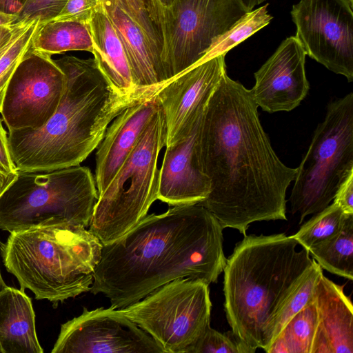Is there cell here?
<instances>
[{
    "label": "cell",
    "mask_w": 353,
    "mask_h": 353,
    "mask_svg": "<svg viewBox=\"0 0 353 353\" xmlns=\"http://www.w3.org/2000/svg\"><path fill=\"white\" fill-rule=\"evenodd\" d=\"M250 90L226 70L202 118L199 155L210 182L199 203L222 228L246 234L250 223L286 220V192L296 168L285 165L264 131Z\"/></svg>",
    "instance_id": "cell-1"
},
{
    "label": "cell",
    "mask_w": 353,
    "mask_h": 353,
    "mask_svg": "<svg viewBox=\"0 0 353 353\" xmlns=\"http://www.w3.org/2000/svg\"><path fill=\"white\" fill-rule=\"evenodd\" d=\"M219 221L199 203L174 205L143 217L127 233L103 245L90 292L115 309L179 279L216 283L226 258Z\"/></svg>",
    "instance_id": "cell-2"
},
{
    "label": "cell",
    "mask_w": 353,
    "mask_h": 353,
    "mask_svg": "<svg viewBox=\"0 0 353 353\" xmlns=\"http://www.w3.org/2000/svg\"><path fill=\"white\" fill-rule=\"evenodd\" d=\"M65 77L59 105L36 130H9L8 145L18 171L49 172L80 165L99 145L111 122L125 108L157 91L123 94L94 59L55 60Z\"/></svg>",
    "instance_id": "cell-3"
},
{
    "label": "cell",
    "mask_w": 353,
    "mask_h": 353,
    "mask_svg": "<svg viewBox=\"0 0 353 353\" xmlns=\"http://www.w3.org/2000/svg\"><path fill=\"white\" fill-rule=\"evenodd\" d=\"M292 236L244 235L223 269L224 310L231 332L256 352L265 350L270 327L314 260Z\"/></svg>",
    "instance_id": "cell-4"
},
{
    "label": "cell",
    "mask_w": 353,
    "mask_h": 353,
    "mask_svg": "<svg viewBox=\"0 0 353 353\" xmlns=\"http://www.w3.org/2000/svg\"><path fill=\"white\" fill-rule=\"evenodd\" d=\"M102 246L88 229L62 224L11 232L1 254L21 288L57 303L90 292Z\"/></svg>",
    "instance_id": "cell-5"
},
{
    "label": "cell",
    "mask_w": 353,
    "mask_h": 353,
    "mask_svg": "<svg viewBox=\"0 0 353 353\" xmlns=\"http://www.w3.org/2000/svg\"><path fill=\"white\" fill-rule=\"evenodd\" d=\"M97 199L95 179L88 167L18 171L0 196V230L11 233L62 224L87 228Z\"/></svg>",
    "instance_id": "cell-6"
},
{
    "label": "cell",
    "mask_w": 353,
    "mask_h": 353,
    "mask_svg": "<svg viewBox=\"0 0 353 353\" xmlns=\"http://www.w3.org/2000/svg\"><path fill=\"white\" fill-rule=\"evenodd\" d=\"M165 142L166 123L159 103L131 152L98 195L88 230L102 245L134 228L158 199V158Z\"/></svg>",
    "instance_id": "cell-7"
},
{
    "label": "cell",
    "mask_w": 353,
    "mask_h": 353,
    "mask_svg": "<svg viewBox=\"0 0 353 353\" xmlns=\"http://www.w3.org/2000/svg\"><path fill=\"white\" fill-rule=\"evenodd\" d=\"M290 196L299 223L328 206L343 181L353 173V93L329 103L314 130Z\"/></svg>",
    "instance_id": "cell-8"
},
{
    "label": "cell",
    "mask_w": 353,
    "mask_h": 353,
    "mask_svg": "<svg viewBox=\"0 0 353 353\" xmlns=\"http://www.w3.org/2000/svg\"><path fill=\"white\" fill-rule=\"evenodd\" d=\"M211 309L209 284L183 278L119 310L148 334L164 353H188L210 326Z\"/></svg>",
    "instance_id": "cell-9"
},
{
    "label": "cell",
    "mask_w": 353,
    "mask_h": 353,
    "mask_svg": "<svg viewBox=\"0 0 353 353\" xmlns=\"http://www.w3.org/2000/svg\"><path fill=\"white\" fill-rule=\"evenodd\" d=\"M249 12L241 0H176L157 10L166 80L197 63L212 41Z\"/></svg>",
    "instance_id": "cell-10"
},
{
    "label": "cell",
    "mask_w": 353,
    "mask_h": 353,
    "mask_svg": "<svg viewBox=\"0 0 353 353\" xmlns=\"http://www.w3.org/2000/svg\"><path fill=\"white\" fill-rule=\"evenodd\" d=\"M51 56L30 47L17 67L0 110L9 130L38 129L56 112L65 77Z\"/></svg>",
    "instance_id": "cell-11"
},
{
    "label": "cell",
    "mask_w": 353,
    "mask_h": 353,
    "mask_svg": "<svg viewBox=\"0 0 353 353\" xmlns=\"http://www.w3.org/2000/svg\"><path fill=\"white\" fill-rule=\"evenodd\" d=\"M347 0H300L291 16L306 55L353 81V11Z\"/></svg>",
    "instance_id": "cell-12"
},
{
    "label": "cell",
    "mask_w": 353,
    "mask_h": 353,
    "mask_svg": "<svg viewBox=\"0 0 353 353\" xmlns=\"http://www.w3.org/2000/svg\"><path fill=\"white\" fill-rule=\"evenodd\" d=\"M52 353H164L137 324L112 307L88 310L61 325Z\"/></svg>",
    "instance_id": "cell-13"
},
{
    "label": "cell",
    "mask_w": 353,
    "mask_h": 353,
    "mask_svg": "<svg viewBox=\"0 0 353 353\" xmlns=\"http://www.w3.org/2000/svg\"><path fill=\"white\" fill-rule=\"evenodd\" d=\"M225 55L198 62L167 81L157 92L166 123L165 147L186 137L203 116L226 70Z\"/></svg>",
    "instance_id": "cell-14"
},
{
    "label": "cell",
    "mask_w": 353,
    "mask_h": 353,
    "mask_svg": "<svg viewBox=\"0 0 353 353\" xmlns=\"http://www.w3.org/2000/svg\"><path fill=\"white\" fill-rule=\"evenodd\" d=\"M306 53L299 39H284L273 54L254 73L252 97L263 111L289 112L306 97L310 85L306 77Z\"/></svg>",
    "instance_id": "cell-15"
},
{
    "label": "cell",
    "mask_w": 353,
    "mask_h": 353,
    "mask_svg": "<svg viewBox=\"0 0 353 353\" xmlns=\"http://www.w3.org/2000/svg\"><path fill=\"white\" fill-rule=\"evenodd\" d=\"M203 116L186 137L166 147L159 169L158 199L170 205L199 203L210 193V182L201 168L199 155Z\"/></svg>",
    "instance_id": "cell-16"
},
{
    "label": "cell",
    "mask_w": 353,
    "mask_h": 353,
    "mask_svg": "<svg viewBox=\"0 0 353 353\" xmlns=\"http://www.w3.org/2000/svg\"><path fill=\"white\" fill-rule=\"evenodd\" d=\"M159 104L157 94L143 98L125 108L108 125L96 152L98 195L120 169Z\"/></svg>",
    "instance_id": "cell-17"
},
{
    "label": "cell",
    "mask_w": 353,
    "mask_h": 353,
    "mask_svg": "<svg viewBox=\"0 0 353 353\" xmlns=\"http://www.w3.org/2000/svg\"><path fill=\"white\" fill-rule=\"evenodd\" d=\"M314 301L318 324L311 353H353V307L343 287L323 273Z\"/></svg>",
    "instance_id": "cell-18"
},
{
    "label": "cell",
    "mask_w": 353,
    "mask_h": 353,
    "mask_svg": "<svg viewBox=\"0 0 353 353\" xmlns=\"http://www.w3.org/2000/svg\"><path fill=\"white\" fill-rule=\"evenodd\" d=\"M102 7L122 42L136 88L160 90L167 80L159 53L114 0H102Z\"/></svg>",
    "instance_id": "cell-19"
},
{
    "label": "cell",
    "mask_w": 353,
    "mask_h": 353,
    "mask_svg": "<svg viewBox=\"0 0 353 353\" xmlns=\"http://www.w3.org/2000/svg\"><path fill=\"white\" fill-rule=\"evenodd\" d=\"M88 25L92 42L93 59L99 70L117 91L137 94L159 90H140L134 85L123 46L102 4Z\"/></svg>",
    "instance_id": "cell-20"
},
{
    "label": "cell",
    "mask_w": 353,
    "mask_h": 353,
    "mask_svg": "<svg viewBox=\"0 0 353 353\" xmlns=\"http://www.w3.org/2000/svg\"><path fill=\"white\" fill-rule=\"evenodd\" d=\"M0 346L2 353H42L30 299L22 290L0 291Z\"/></svg>",
    "instance_id": "cell-21"
},
{
    "label": "cell",
    "mask_w": 353,
    "mask_h": 353,
    "mask_svg": "<svg viewBox=\"0 0 353 353\" xmlns=\"http://www.w3.org/2000/svg\"><path fill=\"white\" fill-rule=\"evenodd\" d=\"M31 48L50 55L68 51L92 52V42L88 24L52 20L39 24Z\"/></svg>",
    "instance_id": "cell-22"
},
{
    "label": "cell",
    "mask_w": 353,
    "mask_h": 353,
    "mask_svg": "<svg viewBox=\"0 0 353 353\" xmlns=\"http://www.w3.org/2000/svg\"><path fill=\"white\" fill-rule=\"evenodd\" d=\"M311 257L329 272L353 279V214L347 215L341 230L309 250Z\"/></svg>",
    "instance_id": "cell-23"
},
{
    "label": "cell",
    "mask_w": 353,
    "mask_h": 353,
    "mask_svg": "<svg viewBox=\"0 0 353 353\" xmlns=\"http://www.w3.org/2000/svg\"><path fill=\"white\" fill-rule=\"evenodd\" d=\"M318 324L314 299L292 316L265 350L268 353H311Z\"/></svg>",
    "instance_id": "cell-24"
},
{
    "label": "cell",
    "mask_w": 353,
    "mask_h": 353,
    "mask_svg": "<svg viewBox=\"0 0 353 353\" xmlns=\"http://www.w3.org/2000/svg\"><path fill=\"white\" fill-rule=\"evenodd\" d=\"M268 3L245 13L233 26L216 37L199 61L226 54L240 43L268 26L273 17L268 13Z\"/></svg>",
    "instance_id": "cell-25"
},
{
    "label": "cell",
    "mask_w": 353,
    "mask_h": 353,
    "mask_svg": "<svg viewBox=\"0 0 353 353\" xmlns=\"http://www.w3.org/2000/svg\"><path fill=\"white\" fill-rule=\"evenodd\" d=\"M334 202L327 206L304 223L294 239L303 248L309 250L317 243L332 236L342 228L347 215Z\"/></svg>",
    "instance_id": "cell-26"
},
{
    "label": "cell",
    "mask_w": 353,
    "mask_h": 353,
    "mask_svg": "<svg viewBox=\"0 0 353 353\" xmlns=\"http://www.w3.org/2000/svg\"><path fill=\"white\" fill-rule=\"evenodd\" d=\"M322 274V268L314 261L307 274L287 299L274 318L268 332L265 352L286 323L314 299L316 286Z\"/></svg>",
    "instance_id": "cell-27"
},
{
    "label": "cell",
    "mask_w": 353,
    "mask_h": 353,
    "mask_svg": "<svg viewBox=\"0 0 353 353\" xmlns=\"http://www.w3.org/2000/svg\"><path fill=\"white\" fill-rule=\"evenodd\" d=\"M39 24V20L30 21L24 24L0 57V110L8 84L24 54L31 47Z\"/></svg>",
    "instance_id": "cell-28"
},
{
    "label": "cell",
    "mask_w": 353,
    "mask_h": 353,
    "mask_svg": "<svg viewBox=\"0 0 353 353\" xmlns=\"http://www.w3.org/2000/svg\"><path fill=\"white\" fill-rule=\"evenodd\" d=\"M118 6L137 23L161 57V43L153 0H114Z\"/></svg>",
    "instance_id": "cell-29"
},
{
    "label": "cell",
    "mask_w": 353,
    "mask_h": 353,
    "mask_svg": "<svg viewBox=\"0 0 353 353\" xmlns=\"http://www.w3.org/2000/svg\"><path fill=\"white\" fill-rule=\"evenodd\" d=\"M232 332L221 333L209 326L188 353H254Z\"/></svg>",
    "instance_id": "cell-30"
},
{
    "label": "cell",
    "mask_w": 353,
    "mask_h": 353,
    "mask_svg": "<svg viewBox=\"0 0 353 353\" xmlns=\"http://www.w3.org/2000/svg\"><path fill=\"white\" fill-rule=\"evenodd\" d=\"M68 0H27L16 21L39 20L40 24L56 18Z\"/></svg>",
    "instance_id": "cell-31"
},
{
    "label": "cell",
    "mask_w": 353,
    "mask_h": 353,
    "mask_svg": "<svg viewBox=\"0 0 353 353\" xmlns=\"http://www.w3.org/2000/svg\"><path fill=\"white\" fill-rule=\"evenodd\" d=\"M101 4L102 0H68L63 10L53 20L74 21L88 24Z\"/></svg>",
    "instance_id": "cell-32"
},
{
    "label": "cell",
    "mask_w": 353,
    "mask_h": 353,
    "mask_svg": "<svg viewBox=\"0 0 353 353\" xmlns=\"http://www.w3.org/2000/svg\"><path fill=\"white\" fill-rule=\"evenodd\" d=\"M333 202L336 203L345 214H353V173L340 185Z\"/></svg>",
    "instance_id": "cell-33"
},
{
    "label": "cell",
    "mask_w": 353,
    "mask_h": 353,
    "mask_svg": "<svg viewBox=\"0 0 353 353\" xmlns=\"http://www.w3.org/2000/svg\"><path fill=\"white\" fill-rule=\"evenodd\" d=\"M0 166L6 172L10 173H17L16 168L10 152L8 145V139L7 133L2 125L0 119Z\"/></svg>",
    "instance_id": "cell-34"
},
{
    "label": "cell",
    "mask_w": 353,
    "mask_h": 353,
    "mask_svg": "<svg viewBox=\"0 0 353 353\" xmlns=\"http://www.w3.org/2000/svg\"><path fill=\"white\" fill-rule=\"evenodd\" d=\"M28 22L21 21L8 26H0V57L6 50L18 30Z\"/></svg>",
    "instance_id": "cell-35"
},
{
    "label": "cell",
    "mask_w": 353,
    "mask_h": 353,
    "mask_svg": "<svg viewBox=\"0 0 353 353\" xmlns=\"http://www.w3.org/2000/svg\"><path fill=\"white\" fill-rule=\"evenodd\" d=\"M27 0H0V11L18 16Z\"/></svg>",
    "instance_id": "cell-36"
},
{
    "label": "cell",
    "mask_w": 353,
    "mask_h": 353,
    "mask_svg": "<svg viewBox=\"0 0 353 353\" xmlns=\"http://www.w3.org/2000/svg\"><path fill=\"white\" fill-rule=\"evenodd\" d=\"M17 174L18 172L17 173H10L0 166V196L15 180Z\"/></svg>",
    "instance_id": "cell-37"
},
{
    "label": "cell",
    "mask_w": 353,
    "mask_h": 353,
    "mask_svg": "<svg viewBox=\"0 0 353 353\" xmlns=\"http://www.w3.org/2000/svg\"><path fill=\"white\" fill-rule=\"evenodd\" d=\"M17 20V16L0 11V26H8Z\"/></svg>",
    "instance_id": "cell-38"
},
{
    "label": "cell",
    "mask_w": 353,
    "mask_h": 353,
    "mask_svg": "<svg viewBox=\"0 0 353 353\" xmlns=\"http://www.w3.org/2000/svg\"><path fill=\"white\" fill-rule=\"evenodd\" d=\"M157 9V10L159 9L167 8L171 6L176 0H153Z\"/></svg>",
    "instance_id": "cell-39"
},
{
    "label": "cell",
    "mask_w": 353,
    "mask_h": 353,
    "mask_svg": "<svg viewBox=\"0 0 353 353\" xmlns=\"http://www.w3.org/2000/svg\"><path fill=\"white\" fill-rule=\"evenodd\" d=\"M248 11H251L256 6H259L265 0H241Z\"/></svg>",
    "instance_id": "cell-40"
},
{
    "label": "cell",
    "mask_w": 353,
    "mask_h": 353,
    "mask_svg": "<svg viewBox=\"0 0 353 353\" xmlns=\"http://www.w3.org/2000/svg\"><path fill=\"white\" fill-rule=\"evenodd\" d=\"M6 286V284L4 283L3 279H2V277H1V272H0V291Z\"/></svg>",
    "instance_id": "cell-41"
},
{
    "label": "cell",
    "mask_w": 353,
    "mask_h": 353,
    "mask_svg": "<svg viewBox=\"0 0 353 353\" xmlns=\"http://www.w3.org/2000/svg\"><path fill=\"white\" fill-rule=\"evenodd\" d=\"M350 6L353 8V0H347Z\"/></svg>",
    "instance_id": "cell-42"
},
{
    "label": "cell",
    "mask_w": 353,
    "mask_h": 353,
    "mask_svg": "<svg viewBox=\"0 0 353 353\" xmlns=\"http://www.w3.org/2000/svg\"><path fill=\"white\" fill-rule=\"evenodd\" d=\"M0 353H2V350H1V346H0Z\"/></svg>",
    "instance_id": "cell-43"
}]
</instances>
